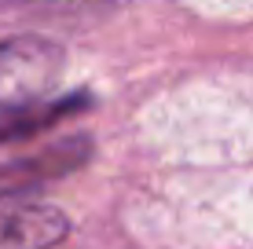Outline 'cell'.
<instances>
[{"instance_id":"cell-1","label":"cell","mask_w":253,"mask_h":249,"mask_svg":"<svg viewBox=\"0 0 253 249\" xmlns=\"http://www.w3.org/2000/svg\"><path fill=\"white\" fill-rule=\"evenodd\" d=\"M66 51L44 37L0 40V143L59 121L81 103L59 99Z\"/></svg>"},{"instance_id":"cell-3","label":"cell","mask_w":253,"mask_h":249,"mask_svg":"<svg viewBox=\"0 0 253 249\" xmlns=\"http://www.w3.org/2000/svg\"><path fill=\"white\" fill-rule=\"evenodd\" d=\"M88 150L84 143H59L44 154H30V158H15L7 165H0V205L15 202V194L26 187H37L41 179L63 176L81 161V154Z\"/></svg>"},{"instance_id":"cell-4","label":"cell","mask_w":253,"mask_h":249,"mask_svg":"<svg viewBox=\"0 0 253 249\" xmlns=\"http://www.w3.org/2000/svg\"><path fill=\"white\" fill-rule=\"evenodd\" d=\"M4 4H51V0H4Z\"/></svg>"},{"instance_id":"cell-2","label":"cell","mask_w":253,"mask_h":249,"mask_svg":"<svg viewBox=\"0 0 253 249\" xmlns=\"http://www.w3.org/2000/svg\"><path fill=\"white\" fill-rule=\"evenodd\" d=\"M70 220L63 209L44 202H4L0 205V249H51L66 238Z\"/></svg>"}]
</instances>
